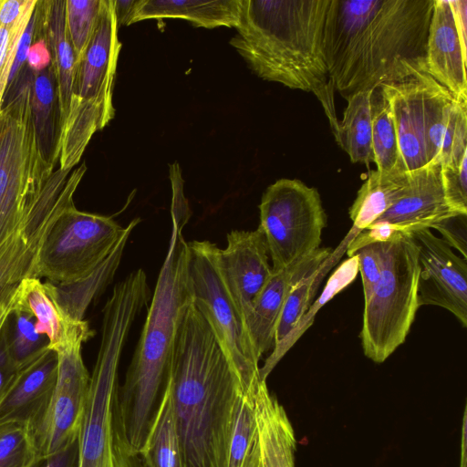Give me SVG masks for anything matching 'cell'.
<instances>
[{"label":"cell","mask_w":467,"mask_h":467,"mask_svg":"<svg viewBox=\"0 0 467 467\" xmlns=\"http://www.w3.org/2000/svg\"><path fill=\"white\" fill-rule=\"evenodd\" d=\"M434 0H330L324 53L335 90L357 93L427 73Z\"/></svg>","instance_id":"1"},{"label":"cell","mask_w":467,"mask_h":467,"mask_svg":"<svg viewBox=\"0 0 467 467\" xmlns=\"http://www.w3.org/2000/svg\"><path fill=\"white\" fill-rule=\"evenodd\" d=\"M168 385L184 466L225 467L244 386L192 303L178 329Z\"/></svg>","instance_id":"2"},{"label":"cell","mask_w":467,"mask_h":467,"mask_svg":"<svg viewBox=\"0 0 467 467\" xmlns=\"http://www.w3.org/2000/svg\"><path fill=\"white\" fill-rule=\"evenodd\" d=\"M330 0H240L230 45L259 78L313 93L334 137L338 130L334 85L324 53Z\"/></svg>","instance_id":"3"},{"label":"cell","mask_w":467,"mask_h":467,"mask_svg":"<svg viewBox=\"0 0 467 467\" xmlns=\"http://www.w3.org/2000/svg\"><path fill=\"white\" fill-rule=\"evenodd\" d=\"M184 226L172 221L141 334L119 398L128 440L139 453L166 389L182 318L192 303Z\"/></svg>","instance_id":"4"},{"label":"cell","mask_w":467,"mask_h":467,"mask_svg":"<svg viewBox=\"0 0 467 467\" xmlns=\"http://www.w3.org/2000/svg\"><path fill=\"white\" fill-rule=\"evenodd\" d=\"M141 309L138 298L121 292L110 295L103 308L101 342L78 437V467H144L125 431L118 381L121 352Z\"/></svg>","instance_id":"5"},{"label":"cell","mask_w":467,"mask_h":467,"mask_svg":"<svg viewBox=\"0 0 467 467\" xmlns=\"http://www.w3.org/2000/svg\"><path fill=\"white\" fill-rule=\"evenodd\" d=\"M112 0H102L97 24L82 57L76 62L69 109L61 129L59 169L73 170L92 136L115 115L112 102L121 48Z\"/></svg>","instance_id":"6"},{"label":"cell","mask_w":467,"mask_h":467,"mask_svg":"<svg viewBox=\"0 0 467 467\" xmlns=\"http://www.w3.org/2000/svg\"><path fill=\"white\" fill-rule=\"evenodd\" d=\"M32 79L26 64L0 109V245L20 225L55 171L37 148L30 108Z\"/></svg>","instance_id":"7"},{"label":"cell","mask_w":467,"mask_h":467,"mask_svg":"<svg viewBox=\"0 0 467 467\" xmlns=\"http://www.w3.org/2000/svg\"><path fill=\"white\" fill-rule=\"evenodd\" d=\"M419 274L418 247L411 234L382 242V269L364 302L359 334L363 353L373 362H384L404 343L419 308Z\"/></svg>","instance_id":"8"},{"label":"cell","mask_w":467,"mask_h":467,"mask_svg":"<svg viewBox=\"0 0 467 467\" xmlns=\"http://www.w3.org/2000/svg\"><path fill=\"white\" fill-rule=\"evenodd\" d=\"M139 223L137 218L123 227L111 216L82 212L71 203L45 237L35 277H44L54 285L73 284L88 277Z\"/></svg>","instance_id":"9"},{"label":"cell","mask_w":467,"mask_h":467,"mask_svg":"<svg viewBox=\"0 0 467 467\" xmlns=\"http://www.w3.org/2000/svg\"><path fill=\"white\" fill-rule=\"evenodd\" d=\"M188 250L192 304L210 326L243 386L255 388L265 381L259 374L260 359L222 276L219 247L206 240L192 241Z\"/></svg>","instance_id":"10"},{"label":"cell","mask_w":467,"mask_h":467,"mask_svg":"<svg viewBox=\"0 0 467 467\" xmlns=\"http://www.w3.org/2000/svg\"><path fill=\"white\" fill-rule=\"evenodd\" d=\"M379 88L393 117L399 165L410 171L440 161L442 134L457 99L428 73Z\"/></svg>","instance_id":"11"},{"label":"cell","mask_w":467,"mask_h":467,"mask_svg":"<svg viewBox=\"0 0 467 467\" xmlns=\"http://www.w3.org/2000/svg\"><path fill=\"white\" fill-rule=\"evenodd\" d=\"M259 212L273 272L321 247L327 215L316 188L277 180L263 193Z\"/></svg>","instance_id":"12"},{"label":"cell","mask_w":467,"mask_h":467,"mask_svg":"<svg viewBox=\"0 0 467 467\" xmlns=\"http://www.w3.org/2000/svg\"><path fill=\"white\" fill-rule=\"evenodd\" d=\"M80 173L55 170L16 230L0 245V304L26 277L34 276L45 237L61 213L74 202Z\"/></svg>","instance_id":"13"},{"label":"cell","mask_w":467,"mask_h":467,"mask_svg":"<svg viewBox=\"0 0 467 467\" xmlns=\"http://www.w3.org/2000/svg\"><path fill=\"white\" fill-rule=\"evenodd\" d=\"M445 201L441 163L434 161L409 171L408 184L401 197L348 244V257L358 247L372 242L389 241L397 235L431 229L441 220L454 214Z\"/></svg>","instance_id":"14"},{"label":"cell","mask_w":467,"mask_h":467,"mask_svg":"<svg viewBox=\"0 0 467 467\" xmlns=\"http://www.w3.org/2000/svg\"><path fill=\"white\" fill-rule=\"evenodd\" d=\"M81 346L57 354L56 386L43 420L33 436L40 459L78 439L89 389L90 375Z\"/></svg>","instance_id":"15"},{"label":"cell","mask_w":467,"mask_h":467,"mask_svg":"<svg viewBox=\"0 0 467 467\" xmlns=\"http://www.w3.org/2000/svg\"><path fill=\"white\" fill-rule=\"evenodd\" d=\"M418 247V306H436L467 327V260L425 228L410 234Z\"/></svg>","instance_id":"16"},{"label":"cell","mask_w":467,"mask_h":467,"mask_svg":"<svg viewBox=\"0 0 467 467\" xmlns=\"http://www.w3.org/2000/svg\"><path fill=\"white\" fill-rule=\"evenodd\" d=\"M466 1L434 0L426 44L427 73L467 102Z\"/></svg>","instance_id":"17"},{"label":"cell","mask_w":467,"mask_h":467,"mask_svg":"<svg viewBox=\"0 0 467 467\" xmlns=\"http://www.w3.org/2000/svg\"><path fill=\"white\" fill-rule=\"evenodd\" d=\"M226 242L225 248L218 250V265L245 324L255 299L273 274L269 252L259 226L252 231L233 230L227 234Z\"/></svg>","instance_id":"18"},{"label":"cell","mask_w":467,"mask_h":467,"mask_svg":"<svg viewBox=\"0 0 467 467\" xmlns=\"http://www.w3.org/2000/svg\"><path fill=\"white\" fill-rule=\"evenodd\" d=\"M13 311L35 319L37 332L47 338L57 354L81 346L94 335L88 322L73 319L59 304L55 285L34 276L24 278L12 295Z\"/></svg>","instance_id":"19"},{"label":"cell","mask_w":467,"mask_h":467,"mask_svg":"<svg viewBox=\"0 0 467 467\" xmlns=\"http://www.w3.org/2000/svg\"><path fill=\"white\" fill-rule=\"evenodd\" d=\"M330 247H319L273 272L255 299L245 326L256 356L261 357L275 344V331L280 313L290 292L315 272L332 254Z\"/></svg>","instance_id":"20"},{"label":"cell","mask_w":467,"mask_h":467,"mask_svg":"<svg viewBox=\"0 0 467 467\" xmlns=\"http://www.w3.org/2000/svg\"><path fill=\"white\" fill-rule=\"evenodd\" d=\"M57 365V353L47 348L19 368L15 381L0 402V425H24L34 433L49 405L56 386Z\"/></svg>","instance_id":"21"},{"label":"cell","mask_w":467,"mask_h":467,"mask_svg":"<svg viewBox=\"0 0 467 467\" xmlns=\"http://www.w3.org/2000/svg\"><path fill=\"white\" fill-rule=\"evenodd\" d=\"M34 38H42L54 69L60 111V129L67 117L76 57L66 28V0H37Z\"/></svg>","instance_id":"22"},{"label":"cell","mask_w":467,"mask_h":467,"mask_svg":"<svg viewBox=\"0 0 467 467\" xmlns=\"http://www.w3.org/2000/svg\"><path fill=\"white\" fill-rule=\"evenodd\" d=\"M254 402L259 441L257 467H295V431L285 408L269 392L266 381L259 383Z\"/></svg>","instance_id":"23"},{"label":"cell","mask_w":467,"mask_h":467,"mask_svg":"<svg viewBox=\"0 0 467 467\" xmlns=\"http://www.w3.org/2000/svg\"><path fill=\"white\" fill-rule=\"evenodd\" d=\"M240 0H136L127 26L146 19L182 18L213 29L237 26Z\"/></svg>","instance_id":"24"},{"label":"cell","mask_w":467,"mask_h":467,"mask_svg":"<svg viewBox=\"0 0 467 467\" xmlns=\"http://www.w3.org/2000/svg\"><path fill=\"white\" fill-rule=\"evenodd\" d=\"M408 181L409 171L399 165L389 171L377 169L369 171L349 208V218L353 224L345 238L351 243L390 208L401 197Z\"/></svg>","instance_id":"25"},{"label":"cell","mask_w":467,"mask_h":467,"mask_svg":"<svg viewBox=\"0 0 467 467\" xmlns=\"http://www.w3.org/2000/svg\"><path fill=\"white\" fill-rule=\"evenodd\" d=\"M31 118L38 150L51 168L58 162L60 111L57 82L52 65L33 72L30 97Z\"/></svg>","instance_id":"26"},{"label":"cell","mask_w":467,"mask_h":467,"mask_svg":"<svg viewBox=\"0 0 467 467\" xmlns=\"http://www.w3.org/2000/svg\"><path fill=\"white\" fill-rule=\"evenodd\" d=\"M139 455L144 467H185L168 383Z\"/></svg>","instance_id":"27"},{"label":"cell","mask_w":467,"mask_h":467,"mask_svg":"<svg viewBox=\"0 0 467 467\" xmlns=\"http://www.w3.org/2000/svg\"><path fill=\"white\" fill-rule=\"evenodd\" d=\"M371 93L372 90L359 92L347 100L343 119L338 122L335 136L337 143L353 163L367 166L373 162Z\"/></svg>","instance_id":"28"},{"label":"cell","mask_w":467,"mask_h":467,"mask_svg":"<svg viewBox=\"0 0 467 467\" xmlns=\"http://www.w3.org/2000/svg\"><path fill=\"white\" fill-rule=\"evenodd\" d=\"M130 235H125L110 255L88 277L73 284L55 285L59 304L73 319L84 320L89 304L109 285Z\"/></svg>","instance_id":"29"},{"label":"cell","mask_w":467,"mask_h":467,"mask_svg":"<svg viewBox=\"0 0 467 467\" xmlns=\"http://www.w3.org/2000/svg\"><path fill=\"white\" fill-rule=\"evenodd\" d=\"M257 387H244L237 396L225 467L258 466L259 441L254 402Z\"/></svg>","instance_id":"30"},{"label":"cell","mask_w":467,"mask_h":467,"mask_svg":"<svg viewBox=\"0 0 467 467\" xmlns=\"http://www.w3.org/2000/svg\"><path fill=\"white\" fill-rule=\"evenodd\" d=\"M347 245L340 243L331 255L312 274L303 279L288 295L275 331L274 348L280 346L305 316L328 271L337 263Z\"/></svg>","instance_id":"31"},{"label":"cell","mask_w":467,"mask_h":467,"mask_svg":"<svg viewBox=\"0 0 467 467\" xmlns=\"http://www.w3.org/2000/svg\"><path fill=\"white\" fill-rule=\"evenodd\" d=\"M358 272V260L355 255L344 261L330 276L321 296L314 302L288 337L277 348H273L271 355L265 359L259 369L260 378L266 381L275 365L286 351L294 345L300 336L311 326L317 310L330 300L336 294L350 285Z\"/></svg>","instance_id":"32"},{"label":"cell","mask_w":467,"mask_h":467,"mask_svg":"<svg viewBox=\"0 0 467 467\" xmlns=\"http://www.w3.org/2000/svg\"><path fill=\"white\" fill-rule=\"evenodd\" d=\"M370 102L373 162L378 171H389L400 162L397 133L390 106L379 87L372 90Z\"/></svg>","instance_id":"33"},{"label":"cell","mask_w":467,"mask_h":467,"mask_svg":"<svg viewBox=\"0 0 467 467\" xmlns=\"http://www.w3.org/2000/svg\"><path fill=\"white\" fill-rule=\"evenodd\" d=\"M1 336L9 358L18 369L39 356L48 345L47 337L37 332L34 317L22 311H12Z\"/></svg>","instance_id":"34"},{"label":"cell","mask_w":467,"mask_h":467,"mask_svg":"<svg viewBox=\"0 0 467 467\" xmlns=\"http://www.w3.org/2000/svg\"><path fill=\"white\" fill-rule=\"evenodd\" d=\"M40 460L28 427L0 425V467H36Z\"/></svg>","instance_id":"35"},{"label":"cell","mask_w":467,"mask_h":467,"mask_svg":"<svg viewBox=\"0 0 467 467\" xmlns=\"http://www.w3.org/2000/svg\"><path fill=\"white\" fill-rule=\"evenodd\" d=\"M102 0H66V28L76 62L94 32Z\"/></svg>","instance_id":"36"},{"label":"cell","mask_w":467,"mask_h":467,"mask_svg":"<svg viewBox=\"0 0 467 467\" xmlns=\"http://www.w3.org/2000/svg\"><path fill=\"white\" fill-rule=\"evenodd\" d=\"M467 156V102L455 101L444 129L439 160L441 166L458 168Z\"/></svg>","instance_id":"37"},{"label":"cell","mask_w":467,"mask_h":467,"mask_svg":"<svg viewBox=\"0 0 467 467\" xmlns=\"http://www.w3.org/2000/svg\"><path fill=\"white\" fill-rule=\"evenodd\" d=\"M441 182L445 201L451 211L467 214V156L458 168L441 166Z\"/></svg>","instance_id":"38"},{"label":"cell","mask_w":467,"mask_h":467,"mask_svg":"<svg viewBox=\"0 0 467 467\" xmlns=\"http://www.w3.org/2000/svg\"><path fill=\"white\" fill-rule=\"evenodd\" d=\"M358 260L364 302L370 296L382 269V242H372L357 248L351 254ZM350 256V257H351Z\"/></svg>","instance_id":"39"},{"label":"cell","mask_w":467,"mask_h":467,"mask_svg":"<svg viewBox=\"0 0 467 467\" xmlns=\"http://www.w3.org/2000/svg\"><path fill=\"white\" fill-rule=\"evenodd\" d=\"M26 27L10 28L0 23V109L3 105L16 48Z\"/></svg>","instance_id":"40"},{"label":"cell","mask_w":467,"mask_h":467,"mask_svg":"<svg viewBox=\"0 0 467 467\" xmlns=\"http://www.w3.org/2000/svg\"><path fill=\"white\" fill-rule=\"evenodd\" d=\"M467 214L454 213L431 226L441 234V239L467 260Z\"/></svg>","instance_id":"41"},{"label":"cell","mask_w":467,"mask_h":467,"mask_svg":"<svg viewBox=\"0 0 467 467\" xmlns=\"http://www.w3.org/2000/svg\"><path fill=\"white\" fill-rule=\"evenodd\" d=\"M36 8V7H35ZM35 23H36V16H35V10L34 13L23 33V35L20 37L16 57L14 59V63L12 66V69L9 75V79L6 87V90L11 87L12 83L19 74V72L23 69V67L26 64V57L29 51V48L32 45L33 38H34V31H35ZM6 92V91H5Z\"/></svg>","instance_id":"42"},{"label":"cell","mask_w":467,"mask_h":467,"mask_svg":"<svg viewBox=\"0 0 467 467\" xmlns=\"http://www.w3.org/2000/svg\"><path fill=\"white\" fill-rule=\"evenodd\" d=\"M78 439L62 450L42 458L36 467H78Z\"/></svg>","instance_id":"43"},{"label":"cell","mask_w":467,"mask_h":467,"mask_svg":"<svg viewBox=\"0 0 467 467\" xmlns=\"http://www.w3.org/2000/svg\"><path fill=\"white\" fill-rule=\"evenodd\" d=\"M18 370L9 358L4 339L0 334V402L15 381Z\"/></svg>","instance_id":"44"},{"label":"cell","mask_w":467,"mask_h":467,"mask_svg":"<svg viewBox=\"0 0 467 467\" xmlns=\"http://www.w3.org/2000/svg\"><path fill=\"white\" fill-rule=\"evenodd\" d=\"M50 64V54L44 39L33 38L26 57V66L33 72H39L49 67Z\"/></svg>","instance_id":"45"},{"label":"cell","mask_w":467,"mask_h":467,"mask_svg":"<svg viewBox=\"0 0 467 467\" xmlns=\"http://www.w3.org/2000/svg\"><path fill=\"white\" fill-rule=\"evenodd\" d=\"M118 25H126L136 0H112Z\"/></svg>","instance_id":"46"},{"label":"cell","mask_w":467,"mask_h":467,"mask_svg":"<svg viewBox=\"0 0 467 467\" xmlns=\"http://www.w3.org/2000/svg\"><path fill=\"white\" fill-rule=\"evenodd\" d=\"M467 410L466 407L463 412L462 428V445H461V460L460 467H467Z\"/></svg>","instance_id":"47"},{"label":"cell","mask_w":467,"mask_h":467,"mask_svg":"<svg viewBox=\"0 0 467 467\" xmlns=\"http://www.w3.org/2000/svg\"><path fill=\"white\" fill-rule=\"evenodd\" d=\"M12 311L13 302L11 296L8 301L0 304V334Z\"/></svg>","instance_id":"48"}]
</instances>
